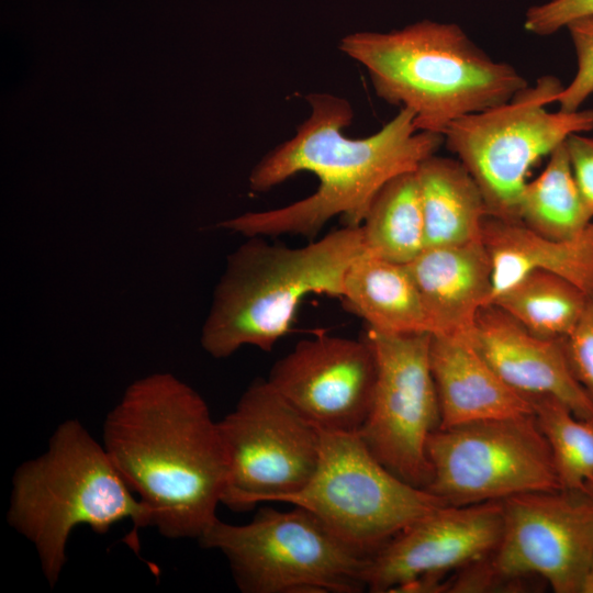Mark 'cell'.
Returning a JSON list of instances; mask_svg holds the SVG:
<instances>
[{"label": "cell", "instance_id": "6da1fadb", "mask_svg": "<svg viewBox=\"0 0 593 593\" xmlns=\"http://www.w3.org/2000/svg\"><path fill=\"white\" fill-rule=\"evenodd\" d=\"M306 101L309 118L293 137L254 167L249 186L255 192H265L309 171L318 179L316 191L286 206L226 220L221 227L246 237L295 235L313 239L337 215L345 226H360L384 184L415 171L444 144L443 135L418 131L414 113L405 108L374 134L350 138L344 134L354 118L348 100L312 92Z\"/></svg>", "mask_w": 593, "mask_h": 593}, {"label": "cell", "instance_id": "7a4b0ae2", "mask_svg": "<svg viewBox=\"0 0 593 593\" xmlns=\"http://www.w3.org/2000/svg\"><path fill=\"white\" fill-rule=\"evenodd\" d=\"M102 445L169 539H199L217 518L227 461L204 399L168 372L131 383L108 413Z\"/></svg>", "mask_w": 593, "mask_h": 593}, {"label": "cell", "instance_id": "3957f363", "mask_svg": "<svg viewBox=\"0 0 593 593\" xmlns=\"http://www.w3.org/2000/svg\"><path fill=\"white\" fill-rule=\"evenodd\" d=\"M339 49L367 70L376 94L443 135L457 119L510 100L529 83L489 56L455 23L417 21L389 32L346 35Z\"/></svg>", "mask_w": 593, "mask_h": 593}, {"label": "cell", "instance_id": "277c9868", "mask_svg": "<svg viewBox=\"0 0 593 593\" xmlns=\"http://www.w3.org/2000/svg\"><path fill=\"white\" fill-rule=\"evenodd\" d=\"M227 257L201 332L216 359L243 346L269 353L291 329L309 294L342 298L351 262L365 251L361 227L344 226L292 248L251 236Z\"/></svg>", "mask_w": 593, "mask_h": 593}, {"label": "cell", "instance_id": "5b68a950", "mask_svg": "<svg viewBox=\"0 0 593 593\" xmlns=\"http://www.w3.org/2000/svg\"><path fill=\"white\" fill-rule=\"evenodd\" d=\"M125 519L135 532L152 526L147 506L78 419L61 422L47 449L13 473L7 521L34 546L51 588L67 562L75 527L87 525L102 535Z\"/></svg>", "mask_w": 593, "mask_h": 593}, {"label": "cell", "instance_id": "8992f818", "mask_svg": "<svg viewBox=\"0 0 593 593\" xmlns=\"http://www.w3.org/2000/svg\"><path fill=\"white\" fill-rule=\"evenodd\" d=\"M220 551L243 593H358L369 557L351 548L310 511L260 508L251 522L216 518L198 539Z\"/></svg>", "mask_w": 593, "mask_h": 593}, {"label": "cell", "instance_id": "52a82bcc", "mask_svg": "<svg viewBox=\"0 0 593 593\" xmlns=\"http://www.w3.org/2000/svg\"><path fill=\"white\" fill-rule=\"evenodd\" d=\"M563 87L557 77L544 75L510 100L457 119L444 132L446 147L478 183L489 215L518 221L530 168L570 135L593 130V109L548 110Z\"/></svg>", "mask_w": 593, "mask_h": 593}, {"label": "cell", "instance_id": "ba28073f", "mask_svg": "<svg viewBox=\"0 0 593 593\" xmlns=\"http://www.w3.org/2000/svg\"><path fill=\"white\" fill-rule=\"evenodd\" d=\"M501 502V538L489 555L460 570V592L518 588L537 577L556 593H593V501L583 490Z\"/></svg>", "mask_w": 593, "mask_h": 593}, {"label": "cell", "instance_id": "9c48e42d", "mask_svg": "<svg viewBox=\"0 0 593 593\" xmlns=\"http://www.w3.org/2000/svg\"><path fill=\"white\" fill-rule=\"evenodd\" d=\"M281 502L310 511L369 558L412 523L447 505L390 472L371 455L358 432L322 429L320 459L312 478Z\"/></svg>", "mask_w": 593, "mask_h": 593}, {"label": "cell", "instance_id": "30bf717a", "mask_svg": "<svg viewBox=\"0 0 593 593\" xmlns=\"http://www.w3.org/2000/svg\"><path fill=\"white\" fill-rule=\"evenodd\" d=\"M426 490L462 506L562 490L534 414L438 428L427 440Z\"/></svg>", "mask_w": 593, "mask_h": 593}, {"label": "cell", "instance_id": "8fae6325", "mask_svg": "<svg viewBox=\"0 0 593 593\" xmlns=\"http://www.w3.org/2000/svg\"><path fill=\"white\" fill-rule=\"evenodd\" d=\"M217 426L227 461L222 504L232 511L281 502L304 488L317 467L321 429L268 379H255Z\"/></svg>", "mask_w": 593, "mask_h": 593}, {"label": "cell", "instance_id": "7c38bea8", "mask_svg": "<svg viewBox=\"0 0 593 593\" xmlns=\"http://www.w3.org/2000/svg\"><path fill=\"white\" fill-rule=\"evenodd\" d=\"M365 335L376 354L377 381L358 434L390 472L426 490L432 478L427 440L441 422L429 360L432 334H384L366 327Z\"/></svg>", "mask_w": 593, "mask_h": 593}, {"label": "cell", "instance_id": "4fadbf2b", "mask_svg": "<svg viewBox=\"0 0 593 593\" xmlns=\"http://www.w3.org/2000/svg\"><path fill=\"white\" fill-rule=\"evenodd\" d=\"M502 529L501 501L439 507L404 528L369 558L367 590L440 592L449 573L496 547Z\"/></svg>", "mask_w": 593, "mask_h": 593}, {"label": "cell", "instance_id": "5bb4252c", "mask_svg": "<svg viewBox=\"0 0 593 593\" xmlns=\"http://www.w3.org/2000/svg\"><path fill=\"white\" fill-rule=\"evenodd\" d=\"M267 379L317 428L357 433L372 404L376 354L366 335L356 339L318 333L278 359Z\"/></svg>", "mask_w": 593, "mask_h": 593}, {"label": "cell", "instance_id": "9a60e30c", "mask_svg": "<svg viewBox=\"0 0 593 593\" xmlns=\"http://www.w3.org/2000/svg\"><path fill=\"white\" fill-rule=\"evenodd\" d=\"M471 342L516 391L552 396L578 417L593 421V400L570 367L564 338L536 336L490 304L479 312Z\"/></svg>", "mask_w": 593, "mask_h": 593}, {"label": "cell", "instance_id": "2e32d148", "mask_svg": "<svg viewBox=\"0 0 593 593\" xmlns=\"http://www.w3.org/2000/svg\"><path fill=\"white\" fill-rule=\"evenodd\" d=\"M406 267L433 335L471 340L477 316L489 305L492 291V262L483 242L426 247Z\"/></svg>", "mask_w": 593, "mask_h": 593}, {"label": "cell", "instance_id": "e0dca14e", "mask_svg": "<svg viewBox=\"0 0 593 593\" xmlns=\"http://www.w3.org/2000/svg\"><path fill=\"white\" fill-rule=\"evenodd\" d=\"M429 360L439 428L534 414L530 399L508 385L470 339L432 335Z\"/></svg>", "mask_w": 593, "mask_h": 593}, {"label": "cell", "instance_id": "ac0fdd59", "mask_svg": "<svg viewBox=\"0 0 593 593\" xmlns=\"http://www.w3.org/2000/svg\"><path fill=\"white\" fill-rule=\"evenodd\" d=\"M482 242L492 262L489 305L503 291L534 270H544L573 283L593 296V221L566 239L541 236L519 221L488 215Z\"/></svg>", "mask_w": 593, "mask_h": 593}, {"label": "cell", "instance_id": "d6986e66", "mask_svg": "<svg viewBox=\"0 0 593 593\" xmlns=\"http://www.w3.org/2000/svg\"><path fill=\"white\" fill-rule=\"evenodd\" d=\"M340 299L368 328L384 334L433 335L432 323L406 265L365 250L347 269Z\"/></svg>", "mask_w": 593, "mask_h": 593}, {"label": "cell", "instance_id": "ffe728a7", "mask_svg": "<svg viewBox=\"0 0 593 593\" xmlns=\"http://www.w3.org/2000/svg\"><path fill=\"white\" fill-rule=\"evenodd\" d=\"M415 174L426 247L482 240L483 223L489 215L486 204L462 163L434 154L421 163Z\"/></svg>", "mask_w": 593, "mask_h": 593}, {"label": "cell", "instance_id": "44dd1931", "mask_svg": "<svg viewBox=\"0 0 593 593\" xmlns=\"http://www.w3.org/2000/svg\"><path fill=\"white\" fill-rule=\"evenodd\" d=\"M366 253L406 265L426 247L415 171L390 180L374 197L360 225Z\"/></svg>", "mask_w": 593, "mask_h": 593}, {"label": "cell", "instance_id": "7402d4cb", "mask_svg": "<svg viewBox=\"0 0 593 593\" xmlns=\"http://www.w3.org/2000/svg\"><path fill=\"white\" fill-rule=\"evenodd\" d=\"M518 221L553 239L571 238L593 221L575 182L566 142L551 152L541 174L525 184Z\"/></svg>", "mask_w": 593, "mask_h": 593}, {"label": "cell", "instance_id": "603a6c76", "mask_svg": "<svg viewBox=\"0 0 593 593\" xmlns=\"http://www.w3.org/2000/svg\"><path fill=\"white\" fill-rule=\"evenodd\" d=\"M588 295L573 283L544 270H534L499 294L491 304L532 334L564 338L579 320Z\"/></svg>", "mask_w": 593, "mask_h": 593}, {"label": "cell", "instance_id": "cb8c5ba5", "mask_svg": "<svg viewBox=\"0 0 593 593\" xmlns=\"http://www.w3.org/2000/svg\"><path fill=\"white\" fill-rule=\"evenodd\" d=\"M528 398L550 447L561 489L583 490L593 480V421L578 417L552 396Z\"/></svg>", "mask_w": 593, "mask_h": 593}, {"label": "cell", "instance_id": "d4e9b609", "mask_svg": "<svg viewBox=\"0 0 593 593\" xmlns=\"http://www.w3.org/2000/svg\"><path fill=\"white\" fill-rule=\"evenodd\" d=\"M566 29L574 46L577 71L563 87L557 103L560 110L577 111L593 94V16L575 20Z\"/></svg>", "mask_w": 593, "mask_h": 593}, {"label": "cell", "instance_id": "484cf974", "mask_svg": "<svg viewBox=\"0 0 593 593\" xmlns=\"http://www.w3.org/2000/svg\"><path fill=\"white\" fill-rule=\"evenodd\" d=\"M564 347L575 378L593 400V296L588 298L574 327L564 337Z\"/></svg>", "mask_w": 593, "mask_h": 593}, {"label": "cell", "instance_id": "4316f807", "mask_svg": "<svg viewBox=\"0 0 593 593\" xmlns=\"http://www.w3.org/2000/svg\"><path fill=\"white\" fill-rule=\"evenodd\" d=\"M586 16H593V0H550L526 11L524 27L527 32L546 36Z\"/></svg>", "mask_w": 593, "mask_h": 593}, {"label": "cell", "instance_id": "83f0119b", "mask_svg": "<svg viewBox=\"0 0 593 593\" xmlns=\"http://www.w3.org/2000/svg\"><path fill=\"white\" fill-rule=\"evenodd\" d=\"M566 146L575 182L593 219V136L572 134L567 138Z\"/></svg>", "mask_w": 593, "mask_h": 593}, {"label": "cell", "instance_id": "f1b7e54d", "mask_svg": "<svg viewBox=\"0 0 593 593\" xmlns=\"http://www.w3.org/2000/svg\"><path fill=\"white\" fill-rule=\"evenodd\" d=\"M582 491V490H581ZM583 491L590 496V499L593 501V480L589 482Z\"/></svg>", "mask_w": 593, "mask_h": 593}]
</instances>
